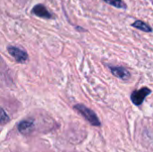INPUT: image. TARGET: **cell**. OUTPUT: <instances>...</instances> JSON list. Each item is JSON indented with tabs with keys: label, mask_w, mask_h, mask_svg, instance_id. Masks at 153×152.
I'll use <instances>...</instances> for the list:
<instances>
[{
	"label": "cell",
	"mask_w": 153,
	"mask_h": 152,
	"mask_svg": "<svg viewBox=\"0 0 153 152\" xmlns=\"http://www.w3.org/2000/svg\"><path fill=\"white\" fill-rule=\"evenodd\" d=\"M74 109L76 111H78L91 125H92L93 126H100V122L99 117L97 116V115L89 108L85 107L82 104H77L74 106Z\"/></svg>",
	"instance_id": "6da1fadb"
},
{
	"label": "cell",
	"mask_w": 153,
	"mask_h": 152,
	"mask_svg": "<svg viewBox=\"0 0 153 152\" xmlns=\"http://www.w3.org/2000/svg\"><path fill=\"white\" fill-rule=\"evenodd\" d=\"M7 51L18 63H24L28 60V54L23 49L14 46H9L7 47Z\"/></svg>",
	"instance_id": "7a4b0ae2"
},
{
	"label": "cell",
	"mask_w": 153,
	"mask_h": 152,
	"mask_svg": "<svg viewBox=\"0 0 153 152\" xmlns=\"http://www.w3.org/2000/svg\"><path fill=\"white\" fill-rule=\"evenodd\" d=\"M151 93V90L148 88H142L141 90H135L132 93L131 95V99L133 101V103L136 106H140L142 105V103L143 102L144 99Z\"/></svg>",
	"instance_id": "3957f363"
},
{
	"label": "cell",
	"mask_w": 153,
	"mask_h": 152,
	"mask_svg": "<svg viewBox=\"0 0 153 152\" xmlns=\"http://www.w3.org/2000/svg\"><path fill=\"white\" fill-rule=\"evenodd\" d=\"M32 13L40 18H45V19L52 18V14L50 13V12L45 7V5H43L41 4H36L32 8Z\"/></svg>",
	"instance_id": "277c9868"
},
{
	"label": "cell",
	"mask_w": 153,
	"mask_h": 152,
	"mask_svg": "<svg viewBox=\"0 0 153 152\" xmlns=\"http://www.w3.org/2000/svg\"><path fill=\"white\" fill-rule=\"evenodd\" d=\"M33 127V120H24L18 125V131L22 134H28L32 131Z\"/></svg>",
	"instance_id": "5b68a950"
},
{
	"label": "cell",
	"mask_w": 153,
	"mask_h": 152,
	"mask_svg": "<svg viewBox=\"0 0 153 152\" xmlns=\"http://www.w3.org/2000/svg\"><path fill=\"white\" fill-rule=\"evenodd\" d=\"M110 70L115 76H117L122 80H128L131 76L129 72L122 66H120V67H110Z\"/></svg>",
	"instance_id": "8992f818"
},
{
	"label": "cell",
	"mask_w": 153,
	"mask_h": 152,
	"mask_svg": "<svg viewBox=\"0 0 153 152\" xmlns=\"http://www.w3.org/2000/svg\"><path fill=\"white\" fill-rule=\"evenodd\" d=\"M133 27L137 28V29L142 30L146 31V32H151V31L152 30V28H151L148 24H146L144 22H143V21H135V22L133 23Z\"/></svg>",
	"instance_id": "52a82bcc"
},
{
	"label": "cell",
	"mask_w": 153,
	"mask_h": 152,
	"mask_svg": "<svg viewBox=\"0 0 153 152\" xmlns=\"http://www.w3.org/2000/svg\"><path fill=\"white\" fill-rule=\"evenodd\" d=\"M106 3L117 7V8H126V5L122 0H104Z\"/></svg>",
	"instance_id": "ba28073f"
},
{
	"label": "cell",
	"mask_w": 153,
	"mask_h": 152,
	"mask_svg": "<svg viewBox=\"0 0 153 152\" xmlns=\"http://www.w3.org/2000/svg\"><path fill=\"white\" fill-rule=\"evenodd\" d=\"M9 122V116L5 113V111L0 108V124L1 125H5L6 123Z\"/></svg>",
	"instance_id": "9c48e42d"
}]
</instances>
